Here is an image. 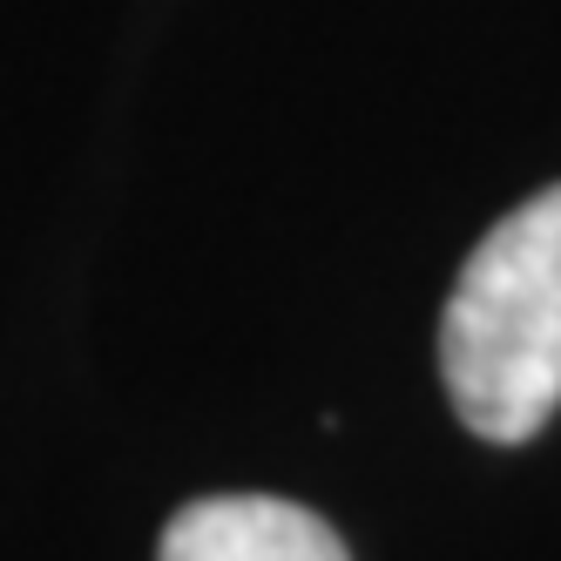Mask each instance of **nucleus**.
I'll use <instances>...</instances> for the list:
<instances>
[{
	"mask_svg": "<svg viewBox=\"0 0 561 561\" xmlns=\"http://www.w3.org/2000/svg\"><path fill=\"white\" fill-rule=\"evenodd\" d=\"M439 379L494 447H520L561 413V183L507 210L460 264L439 318Z\"/></svg>",
	"mask_w": 561,
	"mask_h": 561,
	"instance_id": "nucleus-1",
	"label": "nucleus"
},
{
	"mask_svg": "<svg viewBox=\"0 0 561 561\" xmlns=\"http://www.w3.org/2000/svg\"><path fill=\"white\" fill-rule=\"evenodd\" d=\"M156 561H352L345 541L298 501L277 494H210L190 501Z\"/></svg>",
	"mask_w": 561,
	"mask_h": 561,
	"instance_id": "nucleus-2",
	"label": "nucleus"
}]
</instances>
